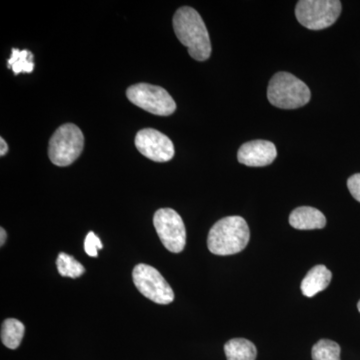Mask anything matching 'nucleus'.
<instances>
[{"label": "nucleus", "mask_w": 360, "mask_h": 360, "mask_svg": "<svg viewBox=\"0 0 360 360\" xmlns=\"http://www.w3.org/2000/svg\"><path fill=\"white\" fill-rule=\"evenodd\" d=\"M174 30L177 39L188 49L189 56L205 61L212 54V41L200 14L193 7L177 9L174 16Z\"/></svg>", "instance_id": "f257e3e1"}, {"label": "nucleus", "mask_w": 360, "mask_h": 360, "mask_svg": "<svg viewBox=\"0 0 360 360\" xmlns=\"http://www.w3.org/2000/svg\"><path fill=\"white\" fill-rule=\"evenodd\" d=\"M248 222L238 215L219 220L210 231L207 246L215 255H232L245 250L250 243Z\"/></svg>", "instance_id": "f03ea898"}, {"label": "nucleus", "mask_w": 360, "mask_h": 360, "mask_svg": "<svg viewBox=\"0 0 360 360\" xmlns=\"http://www.w3.org/2000/svg\"><path fill=\"white\" fill-rule=\"evenodd\" d=\"M309 86L291 73L277 72L269 82L267 98L281 110H296L309 103Z\"/></svg>", "instance_id": "7ed1b4c3"}, {"label": "nucleus", "mask_w": 360, "mask_h": 360, "mask_svg": "<svg viewBox=\"0 0 360 360\" xmlns=\"http://www.w3.org/2000/svg\"><path fill=\"white\" fill-rule=\"evenodd\" d=\"M84 148L82 130L73 123H65L56 129L49 141V160L56 167H68L79 158Z\"/></svg>", "instance_id": "20e7f679"}, {"label": "nucleus", "mask_w": 360, "mask_h": 360, "mask_svg": "<svg viewBox=\"0 0 360 360\" xmlns=\"http://www.w3.org/2000/svg\"><path fill=\"white\" fill-rule=\"evenodd\" d=\"M338 0H300L295 7L298 22L310 30H321L335 25L341 13Z\"/></svg>", "instance_id": "39448f33"}, {"label": "nucleus", "mask_w": 360, "mask_h": 360, "mask_svg": "<svg viewBox=\"0 0 360 360\" xmlns=\"http://www.w3.org/2000/svg\"><path fill=\"white\" fill-rule=\"evenodd\" d=\"M130 103L153 115H172L176 110V103L167 90L158 85L137 84L127 90Z\"/></svg>", "instance_id": "423d86ee"}, {"label": "nucleus", "mask_w": 360, "mask_h": 360, "mask_svg": "<svg viewBox=\"0 0 360 360\" xmlns=\"http://www.w3.org/2000/svg\"><path fill=\"white\" fill-rule=\"evenodd\" d=\"M132 278L142 295L158 304L174 302V293L160 271L148 264H137L132 271Z\"/></svg>", "instance_id": "0eeeda50"}, {"label": "nucleus", "mask_w": 360, "mask_h": 360, "mask_svg": "<svg viewBox=\"0 0 360 360\" xmlns=\"http://www.w3.org/2000/svg\"><path fill=\"white\" fill-rule=\"evenodd\" d=\"M153 224L161 243L170 252L179 253L186 245V229L181 217L172 208L155 212Z\"/></svg>", "instance_id": "6e6552de"}, {"label": "nucleus", "mask_w": 360, "mask_h": 360, "mask_svg": "<svg viewBox=\"0 0 360 360\" xmlns=\"http://www.w3.org/2000/svg\"><path fill=\"white\" fill-rule=\"evenodd\" d=\"M135 146L142 155L155 162H167L174 156V146L169 137L153 129L139 130Z\"/></svg>", "instance_id": "1a4fd4ad"}, {"label": "nucleus", "mask_w": 360, "mask_h": 360, "mask_svg": "<svg viewBox=\"0 0 360 360\" xmlns=\"http://www.w3.org/2000/svg\"><path fill=\"white\" fill-rule=\"evenodd\" d=\"M277 150L272 142L252 141L246 142L239 148L238 160L241 165L251 167H262L276 160Z\"/></svg>", "instance_id": "9d476101"}, {"label": "nucleus", "mask_w": 360, "mask_h": 360, "mask_svg": "<svg viewBox=\"0 0 360 360\" xmlns=\"http://www.w3.org/2000/svg\"><path fill=\"white\" fill-rule=\"evenodd\" d=\"M290 224L293 229L300 231L321 229L326 225L323 213L310 206H302L293 210L290 215Z\"/></svg>", "instance_id": "9b49d317"}, {"label": "nucleus", "mask_w": 360, "mask_h": 360, "mask_svg": "<svg viewBox=\"0 0 360 360\" xmlns=\"http://www.w3.org/2000/svg\"><path fill=\"white\" fill-rule=\"evenodd\" d=\"M331 278H333V274L324 265H316L312 267L303 278L302 286H300L303 295L314 297L317 293L328 288Z\"/></svg>", "instance_id": "f8f14e48"}, {"label": "nucleus", "mask_w": 360, "mask_h": 360, "mask_svg": "<svg viewBox=\"0 0 360 360\" xmlns=\"http://www.w3.org/2000/svg\"><path fill=\"white\" fill-rule=\"evenodd\" d=\"M227 360H255L257 350L251 341L245 338H234L224 345Z\"/></svg>", "instance_id": "ddd939ff"}, {"label": "nucleus", "mask_w": 360, "mask_h": 360, "mask_svg": "<svg viewBox=\"0 0 360 360\" xmlns=\"http://www.w3.org/2000/svg\"><path fill=\"white\" fill-rule=\"evenodd\" d=\"M25 328L22 322L15 319H7L1 326V341L9 349H16L20 347Z\"/></svg>", "instance_id": "4468645a"}, {"label": "nucleus", "mask_w": 360, "mask_h": 360, "mask_svg": "<svg viewBox=\"0 0 360 360\" xmlns=\"http://www.w3.org/2000/svg\"><path fill=\"white\" fill-rule=\"evenodd\" d=\"M33 58H34L33 54L30 51L13 49L11 58L7 61V68L13 70L15 75H20L21 72H32L34 70Z\"/></svg>", "instance_id": "2eb2a0df"}, {"label": "nucleus", "mask_w": 360, "mask_h": 360, "mask_svg": "<svg viewBox=\"0 0 360 360\" xmlns=\"http://www.w3.org/2000/svg\"><path fill=\"white\" fill-rule=\"evenodd\" d=\"M56 266L61 276L70 277V278H77L85 272L84 265L77 262L75 257L65 252L59 253L56 259Z\"/></svg>", "instance_id": "dca6fc26"}, {"label": "nucleus", "mask_w": 360, "mask_h": 360, "mask_svg": "<svg viewBox=\"0 0 360 360\" xmlns=\"http://www.w3.org/2000/svg\"><path fill=\"white\" fill-rule=\"evenodd\" d=\"M340 347L335 341L321 340L312 347L314 360H340Z\"/></svg>", "instance_id": "f3484780"}, {"label": "nucleus", "mask_w": 360, "mask_h": 360, "mask_svg": "<svg viewBox=\"0 0 360 360\" xmlns=\"http://www.w3.org/2000/svg\"><path fill=\"white\" fill-rule=\"evenodd\" d=\"M103 245L101 239L94 231L89 232L84 240V250L91 257H98V250H103Z\"/></svg>", "instance_id": "a211bd4d"}, {"label": "nucleus", "mask_w": 360, "mask_h": 360, "mask_svg": "<svg viewBox=\"0 0 360 360\" xmlns=\"http://www.w3.org/2000/svg\"><path fill=\"white\" fill-rule=\"evenodd\" d=\"M347 187L352 195L360 202V174H354L348 179Z\"/></svg>", "instance_id": "6ab92c4d"}, {"label": "nucleus", "mask_w": 360, "mask_h": 360, "mask_svg": "<svg viewBox=\"0 0 360 360\" xmlns=\"http://www.w3.org/2000/svg\"><path fill=\"white\" fill-rule=\"evenodd\" d=\"M0 144H1V148H0V156H4L8 151V146H7L6 141L4 139H0Z\"/></svg>", "instance_id": "aec40b11"}, {"label": "nucleus", "mask_w": 360, "mask_h": 360, "mask_svg": "<svg viewBox=\"0 0 360 360\" xmlns=\"http://www.w3.org/2000/svg\"><path fill=\"white\" fill-rule=\"evenodd\" d=\"M6 231L4 229H0V245L4 246L6 241Z\"/></svg>", "instance_id": "412c9836"}, {"label": "nucleus", "mask_w": 360, "mask_h": 360, "mask_svg": "<svg viewBox=\"0 0 360 360\" xmlns=\"http://www.w3.org/2000/svg\"><path fill=\"white\" fill-rule=\"evenodd\" d=\"M357 309H359V312H360V300H359V304H357Z\"/></svg>", "instance_id": "4be33fe9"}]
</instances>
